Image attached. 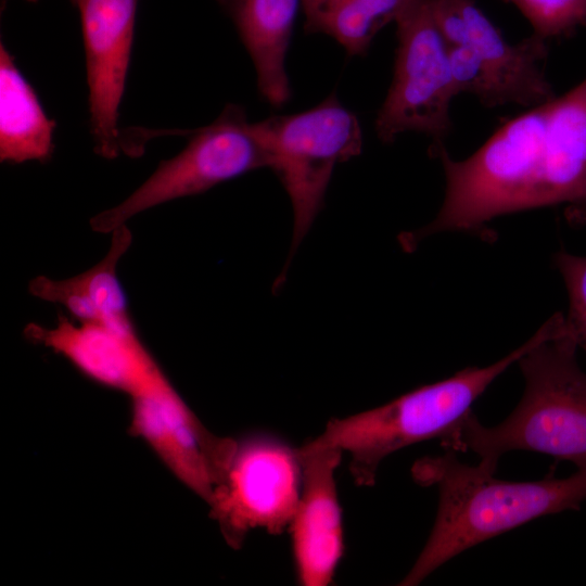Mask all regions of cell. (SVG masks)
I'll use <instances>...</instances> for the list:
<instances>
[{"label":"cell","mask_w":586,"mask_h":586,"mask_svg":"<svg viewBox=\"0 0 586 586\" xmlns=\"http://www.w3.org/2000/svg\"><path fill=\"white\" fill-rule=\"evenodd\" d=\"M446 190L436 217L400 238L405 250L437 232H486L495 218L586 200V78L504 124L470 156L430 148Z\"/></svg>","instance_id":"obj_1"},{"label":"cell","mask_w":586,"mask_h":586,"mask_svg":"<svg viewBox=\"0 0 586 586\" xmlns=\"http://www.w3.org/2000/svg\"><path fill=\"white\" fill-rule=\"evenodd\" d=\"M496 469L466 464L456 453L417 460L411 469L421 486H436L438 508L430 536L400 586H416L447 561L485 540L534 519L579 510L586 500V471L543 480L497 479Z\"/></svg>","instance_id":"obj_2"},{"label":"cell","mask_w":586,"mask_h":586,"mask_svg":"<svg viewBox=\"0 0 586 586\" xmlns=\"http://www.w3.org/2000/svg\"><path fill=\"white\" fill-rule=\"evenodd\" d=\"M538 333L518 360L525 390L515 409L494 426L483 425L471 410L440 441L445 450L473 451L494 469L508 451H535L586 471V372L576 359L577 340L561 314Z\"/></svg>","instance_id":"obj_3"},{"label":"cell","mask_w":586,"mask_h":586,"mask_svg":"<svg viewBox=\"0 0 586 586\" xmlns=\"http://www.w3.org/2000/svg\"><path fill=\"white\" fill-rule=\"evenodd\" d=\"M536 332L509 355L486 367H469L450 378L417 387L382 406L328 421L309 441L349 457V472L359 486L374 484L382 461L424 441L443 440L472 410L473 403L537 341Z\"/></svg>","instance_id":"obj_4"},{"label":"cell","mask_w":586,"mask_h":586,"mask_svg":"<svg viewBox=\"0 0 586 586\" xmlns=\"http://www.w3.org/2000/svg\"><path fill=\"white\" fill-rule=\"evenodd\" d=\"M162 133L186 137L184 149L161 161L153 174L123 202L93 216L90 220L93 231L111 233L156 205L203 193L221 182L267 167L252 123L238 104L228 103L213 123L191 130L133 127V136L142 149Z\"/></svg>","instance_id":"obj_5"},{"label":"cell","mask_w":586,"mask_h":586,"mask_svg":"<svg viewBox=\"0 0 586 586\" xmlns=\"http://www.w3.org/2000/svg\"><path fill=\"white\" fill-rule=\"evenodd\" d=\"M267 161L291 201L292 251L320 213L333 170L359 155L362 131L356 115L335 93L307 111L252 123Z\"/></svg>","instance_id":"obj_6"},{"label":"cell","mask_w":586,"mask_h":586,"mask_svg":"<svg viewBox=\"0 0 586 586\" xmlns=\"http://www.w3.org/2000/svg\"><path fill=\"white\" fill-rule=\"evenodd\" d=\"M395 24L394 75L375 118L377 136L392 143L413 131L431 138V146L444 144L453 128L450 104L458 93L432 0H410Z\"/></svg>","instance_id":"obj_7"},{"label":"cell","mask_w":586,"mask_h":586,"mask_svg":"<svg viewBox=\"0 0 586 586\" xmlns=\"http://www.w3.org/2000/svg\"><path fill=\"white\" fill-rule=\"evenodd\" d=\"M303 481L298 448L266 433L237 440L222 481L208 504L224 539L240 548L255 530H289Z\"/></svg>","instance_id":"obj_8"},{"label":"cell","mask_w":586,"mask_h":586,"mask_svg":"<svg viewBox=\"0 0 586 586\" xmlns=\"http://www.w3.org/2000/svg\"><path fill=\"white\" fill-rule=\"evenodd\" d=\"M130 398V433L208 505L222 481L237 440L212 433L167 377Z\"/></svg>","instance_id":"obj_9"},{"label":"cell","mask_w":586,"mask_h":586,"mask_svg":"<svg viewBox=\"0 0 586 586\" xmlns=\"http://www.w3.org/2000/svg\"><path fill=\"white\" fill-rule=\"evenodd\" d=\"M435 22L449 47L472 50L485 73L487 109H530L556 97L546 77L547 41L532 34L510 43L474 0H432Z\"/></svg>","instance_id":"obj_10"},{"label":"cell","mask_w":586,"mask_h":586,"mask_svg":"<svg viewBox=\"0 0 586 586\" xmlns=\"http://www.w3.org/2000/svg\"><path fill=\"white\" fill-rule=\"evenodd\" d=\"M72 3L80 14L94 151L113 160L122 154L119 105L129 68L138 0Z\"/></svg>","instance_id":"obj_11"},{"label":"cell","mask_w":586,"mask_h":586,"mask_svg":"<svg viewBox=\"0 0 586 586\" xmlns=\"http://www.w3.org/2000/svg\"><path fill=\"white\" fill-rule=\"evenodd\" d=\"M24 335L63 356L91 381L130 397L166 377L133 324L78 321L59 315L50 328L28 323Z\"/></svg>","instance_id":"obj_12"},{"label":"cell","mask_w":586,"mask_h":586,"mask_svg":"<svg viewBox=\"0 0 586 586\" xmlns=\"http://www.w3.org/2000/svg\"><path fill=\"white\" fill-rule=\"evenodd\" d=\"M303 468L298 504L289 526L297 582L327 586L344 553V530L335 471L343 453L310 442L298 448Z\"/></svg>","instance_id":"obj_13"},{"label":"cell","mask_w":586,"mask_h":586,"mask_svg":"<svg viewBox=\"0 0 586 586\" xmlns=\"http://www.w3.org/2000/svg\"><path fill=\"white\" fill-rule=\"evenodd\" d=\"M234 24L256 72L262 98L272 106L291 97L286 52L302 0H216Z\"/></svg>","instance_id":"obj_14"},{"label":"cell","mask_w":586,"mask_h":586,"mask_svg":"<svg viewBox=\"0 0 586 586\" xmlns=\"http://www.w3.org/2000/svg\"><path fill=\"white\" fill-rule=\"evenodd\" d=\"M111 233L110 249L97 265L64 280L38 276L29 282V293L63 305L78 321L132 323L127 296L117 277V265L132 243V233L126 224Z\"/></svg>","instance_id":"obj_15"},{"label":"cell","mask_w":586,"mask_h":586,"mask_svg":"<svg viewBox=\"0 0 586 586\" xmlns=\"http://www.w3.org/2000/svg\"><path fill=\"white\" fill-rule=\"evenodd\" d=\"M55 122L50 119L14 58L0 43V161L47 163L53 153Z\"/></svg>","instance_id":"obj_16"},{"label":"cell","mask_w":586,"mask_h":586,"mask_svg":"<svg viewBox=\"0 0 586 586\" xmlns=\"http://www.w3.org/2000/svg\"><path fill=\"white\" fill-rule=\"evenodd\" d=\"M410 0H302L307 34H324L348 55L364 56L375 35Z\"/></svg>","instance_id":"obj_17"},{"label":"cell","mask_w":586,"mask_h":586,"mask_svg":"<svg viewBox=\"0 0 586 586\" xmlns=\"http://www.w3.org/2000/svg\"><path fill=\"white\" fill-rule=\"evenodd\" d=\"M530 23L534 35L548 41L586 25V0H504Z\"/></svg>","instance_id":"obj_18"},{"label":"cell","mask_w":586,"mask_h":586,"mask_svg":"<svg viewBox=\"0 0 586 586\" xmlns=\"http://www.w3.org/2000/svg\"><path fill=\"white\" fill-rule=\"evenodd\" d=\"M555 262L569 295L566 322L586 353V256L560 252Z\"/></svg>","instance_id":"obj_19"},{"label":"cell","mask_w":586,"mask_h":586,"mask_svg":"<svg viewBox=\"0 0 586 586\" xmlns=\"http://www.w3.org/2000/svg\"><path fill=\"white\" fill-rule=\"evenodd\" d=\"M565 216L571 224L586 225V200L578 205L566 207Z\"/></svg>","instance_id":"obj_20"},{"label":"cell","mask_w":586,"mask_h":586,"mask_svg":"<svg viewBox=\"0 0 586 586\" xmlns=\"http://www.w3.org/2000/svg\"><path fill=\"white\" fill-rule=\"evenodd\" d=\"M27 1L35 2V1H37V0H27ZM71 1L73 2L74 0H71Z\"/></svg>","instance_id":"obj_21"}]
</instances>
